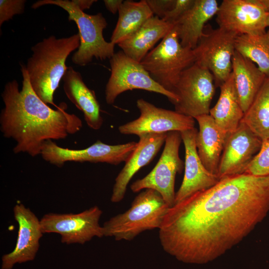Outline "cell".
I'll use <instances>...</instances> for the list:
<instances>
[{"label":"cell","mask_w":269,"mask_h":269,"mask_svg":"<svg viewBox=\"0 0 269 269\" xmlns=\"http://www.w3.org/2000/svg\"><path fill=\"white\" fill-rule=\"evenodd\" d=\"M13 216L18 226L14 249L1 258V269H12L16 264L33 261L38 251L43 233L40 220L29 208L17 203L13 209Z\"/></svg>","instance_id":"cell-16"},{"label":"cell","mask_w":269,"mask_h":269,"mask_svg":"<svg viewBox=\"0 0 269 269\" xmlns=\"http://www.w3.org/2000/svg\"><path fill=\"white\" fill-rule=\"evenodd\" d=\"M118 12V20L110 39L115 44L128 37L154 16L145 0L124 1Z\"/></svg>","instance_id":"cell-25"},{"label":"cell","mask_w":269,"mask_h":269,"mask_svg":"<svg viewBox=\"0 0 269 269\" xmlns=\"http://www.w3.org/2000/svg\"><path fill=\"white\" fill-rule=\"evenodd\" d=\"M267 26H269V12H268V17H267Z\"/></svg>","instance_id":"cell-34"},{"label":"cell","mask_w":269,"mask_h":269,"mask_svg":"<svg viewBox=\"0 0 269 269\" xmlns=\"http://www.w3.org/2000/svg\"><path fill=\"white\" fill-rule=\"evenodd\" d=\"M155 16L163 19L172 8L175 0H145Z\"/></svg>","instance_id":"cell-31"},{"label":"cell","mask_w":269,"mask_h":269,"mask_svg":"<svg viewBox=\"0 0 269 269\" xmlns=\"http://www.w3.org/2000/svg\"><path fill=\"white\" fill-rule=\"evenodd\" d=\"M22 86L15 80L8 82L1 93L4 107L0 113V130L4 137L16 142L14 153L40 155L48 140L66 138L81 130L83 124L75 114L66 112L61 103L53 109L35 94L25 65H21Z\"/></svg>","instance_id":"cell-2"},{"label":"cell","mask_w":269,"mask_h":269,"mask_svg":"<svg viewBox=\"0 0 269 269\" xmlns=\"http://www.w3.org/2000/svg\"><path fill=\"white\" fill-rule=\"evenodd\" d=\"M194 2L195 0H175L172 8L162 19L173 24L193 6Z\"/></svg>","instance_id":"cell-30"},{"label":"cell","mask_w":269,"mask_h":269,"mask_svg":"<svg viewBox=\"0 0 269 269\" xmlns=\"http://www.w3.org/2000/svg\"><path fill=\"white\" fill-rule=\"evenodd\" d=\"M181 141L179 132L167 133L163 152L158 162L148 174L131 184L133 192L145 189H153L161 195L169 207L175 204V177L177 173L181 172L184 166L179 154Z\"/></svg>","instance_id":"cell-9"},{"label":"cell","mask_w":269,"mask_h":269,"mask_svg":"<svg viewBox=\"0 0 269 269\" xmlns=\"http://www.w3.org/2000/svg\"><path fill=\"white\" fill-rule=\"evenodd\" d=\"M111 74L106 85L105 100L113 104L121 93L134 89L155 92L166 96L173 104L177 101L176 96L156 82L140 62L123 51L115 53L110 59Z\"/></svg>","instance_id":"cell-8"},{"label":"cell","mask_w":269,"mask_h":269,"mask_svg":"<svg viewBox=\"0 0 269 269\" xmlns=\"http://www.w3.org/2000/svg\"><path fill=\"white\" fill-rule=\"evenodd\" d=\"M262 143V139L241 121L227 137L219 165V179L245 173Z\"/></svg>","instance_id":"cell-15"},{"label":"cell","mask_w":269,"mask_h":269,"mask_svg":"<svg viewBox=\"0 0 269 269\" xmlns=\"http://www.w3.org/2000/svg\"><path fill=\"white\" fill-rule=\"evenodd\" d=\"M269 212V175L227 177L169 207L160 243L180 262L206 264L242 242Z\"/></svg>","instance_id":"cell-1"},{"label":"cell","mask_w":269,"mask_h":269,"mask_svg":"<svg viewBox=\"0 0 269 269\" xmlns=\"http://www.w3.org/2000/svg\"><path fill=\"white\" fill-rule=\"evenodd\" d=\"M47 4L63 8L68 14L69 21H73L77 26L80 45L72 57L74 64L84 66L91 62L93 58L104 60L110 59L114 55L116 44L106 41L103 36L108 23L102 13H86L69 0H39L33 3L31 8L36 9Z\"/></svg>","instance_id":"cell-5"},{"label":"cell","mask_w":269,"mask_h":269,"mask_svg":"<svg viewBox=\"0 0 269 269\" xmlns=\"http://www.w3.org/2000/svg\"><path fill=\"white\" fill-rule=\"evenodd\" d=\"M220 94L209 115L218 127L227 134L234 132L243 119L244 112L237 95L232 72L219 87Z\"/></svg>","instance_id":"cell-24"},{"label":"cell","mask_w":269,"mask_h":269,"mask_svg":"<svg viewBox=\"0 0 269 269\" xmlns=\"http://www.w3.org/2000/svg\"><path fill=\"white\" fill-rule=\"evenodd\" d=\"M216 88L211 72L195 62L181 73L171 91L177 98L175 111L194 119L209 114Z\"/></svg>","instance_id":"cell-7"},{"label":"cell","mask_w":269,"mask_h":269,"mask_svg":"<svg viewBox=\"0 0 269 269\" xmlns=\"http://www.w3.org/2000/svg\"><path fill=\"white\" fill-rule=\"evenodd\" d=\"M122 0H104V2L106 8L112 14H115L123 3Z\"/></svg>","instance_id":"cell-32"},{"label":"cell","mask_w":269,"mask_h":269,"mask_svg":"<svg viewBox=\"0 0 269 269\" xmlns=\"http://www.w3.org/2000/svg\"><path fill=\"white\" fill-rule=\"evenodd\" d=\"M195 62L193 49L181 44L173 27L140 63L156 82L171 92L181 73Z\"/></svg>","instance_id":"cell-6"},{"label":"cell","mask_w":269,"mask_h":269,"mask_svg":"<svg viewBox=\"0 0 269 269\" xmlns=\"http://www.w3.org/2000/svg\"><path fill=\"white\" fill-rule=\"evenodd\" d=\"M169 208L157 191L144 189L135 196L128 210L104 223V235L118 241H130L144 231L159 229Z\"/></svg>","instance_id":"cell-4"},{"label":"cell","mask_w":269,"mask_h":269,"mask_svg":"<svg viewBox=\"0 0 269 269\" xmlns=\"http://www.w3.org/2000/svg\"><path fill=\"white\" fill-rule=\"evenodd\" d=\"M245 173L256 176L269 175V138L263 141L260 151Z\"/></svg>","instance_id":"cell-28"},{"label":"cell","mask_w":269,"mask_h":269,"mask_svg":"<svg viewBox=\"0 0 269 269\" xmlns=\"http://www.w3.org/2000/svg\"><path fill=\"white\" fill-rule=\"evenodd\" d=\"M73 2L82 11L89 9L92 4L97 2L96 0H72Z\"/></svg>","instance_id":"cell-33"},{"label":"cell","mask_w":269,"mask_h":269,"mask_svg":"<svg viewBox=\"0 0 269 269\" xmlns=\"http://www.w3.org/2000/svg\"><path fill=\"white\" fill-rule=\"evenodd\" d=\"M167 133H148L139 136L136 148L125 162L113 186L111 201L121 202L124 198L128 185L134 175L149 163L165 142Z\"/></svg>","instance_id":"cell-18"},{"label":"cell","mask_w":269,"mask_h":269,"mask_svg":"<svg viewBox=\"0 0 269 269\" xmlns=\"http://www.w3.org/2000/svg\"><path fill=\"white\" fill-rule=\"evenodd\" d=\"M62 80L66 96L83 113L87 125L93 130H99L103 119L94 91L85 84L80 73L72 67H68Z\"/></svg>","instance_id":"cell-19"},{"label":"cell","mask_w":269,"mask_h":269,"mask_svg":"<svg viewBox=\"0 0 269 269\" xmlns=\"http://www.w3.org/2000/svg\"><path fill=\"white\" fill-rule=\"evenodd\" d=\"M80 45L78 33L58 38L51 35L31 47L25 67L33 90L45 104L55 105L54 94L68 69L66 60Z\"/></svg>","instance_id":"cell-3"},{"label":"cell","mask_w":269,"mask_h":269,"mask_svg":"<svg viewBox=\"0 0 269 269\" xmlns=\"http://www.w3.org/2000/svg\"><path fill=\"white\" fill-rule=\"evenodd\" d=\"M238 35L218 27L204 33L193 49L195 63L207 68L214 77L216 87H220L232 71L235 41Z\"/></svg>","instance_id":"cell-10"},{"label":"cell","mask_w":269,"mask_h":269,"mask_svg":"<svg viewBox=\"0 0 269 269\" xmlns=\"http://www.w3.org/2000/svg\"><path fill=\"white\" fill-rule=\"evenodd\" d=\"M136 106L140 116L136 119L120 126L123 134L139 136L148 133L182 132L195 128V119L171 111L156 107L143 99L137 100Z\"/></svg>","instance_id":"cell-14"},{"label":"cell","mask_w":269,"mask_h":269,"mask_svg":"<svg viewBox=\"0 0 269 269\" xmlns=\"http://www.w3.org/2000/svg\"><path fill=\"white\" fill-rule=\"evenodd\" d=\"M173 27V24L153 16L118 45L127 56L140 62L154 45Z\"/></svg>","instance_id":"cell-22"},{"label":"cell","mask_w":269,"mask_h":269,"mask_svg":"<svg viewBox=\"0 0 269 269\" xmlns=\"http://www.w3.org/2000/svg\"><path fill=\"white\" fill-rule=\"evenodd\" d=\"M218 8L216 0H195L193 6L173 24L183 46L196 47L206 23L216 15Z\"/></svg>","instance_id":"cell-21"},{"label":"cell","mask_w":269,"mask_h":269,"mask_svg":"<svg viewBox=\"0 0 269 269\" xmlns=\"http://www.w3.org/2000/svg\"><path fill=\"white\" fill-rule=\"evenodd\" d=\"M199 125L196 143L198 156L210 173L218 175L219 165L227 134L217 125L209 115L195 118Z\"/></svg>","instance_id":"cell-20"},{"label":"cell","mask_w":269,"mask_h":269,"mask_svg":"<svg viewBox=\"0 0 269 269\" xmlns=\"http://www.w3.org/2000/svg\"><path fill=\"white\" fill-rule=\"evenodd\" d=\"M232 72L238 99L245 113L267 76L255 63L236 50L233 57Z\"/></svg>","instance_id":"cell-23"},{"label":"cell","mask_w":269,"mask_h":269,"mask_svg":"<svg viewBox=\"0 0 269 269\" xmlns=\"http://www.w3.org/2000/svg\"><path fill=\"white\" fill-rule=\"evenodd\" d=\"M242 121L263 141L269 138V77H266Z\"/></svg>","instance_id":"cell-26"},{"label":"cell","mask_w":269,"mask_h":269,"mask_svg":"<svg viewBox=\"0 0 269 269\" xmlns=\"http://www.w3.org/2000/svg\"><path fill=\"white\" fill-rule=\"evenodd\" d=\"M180 133L185 147L184 175L181 186L175 193V204L213 186L220 180L217 175L206 169L198 156L196 143L197 129Z\"/></svg>","instance_id":"cell-17"},{"label":"cell","mask_w":269,"mask_h":269,"mask_svg":"<svg viewBox=\"0 0 269 269\" xmlns=\"http://www.w3.org/2000/svg\"><path fill=\"white\" fill-rule=\"evenodd\" d=\"M25 0H0V26L5 21L24 11Z\"/></svg>","instance_id":"cell-29"},{"label":"cell","mask_w":269,"mask_h":269,"mask_svg":"<svg viewBox=\"0 0 269 269\" xmlns=\"http://www.w3.org/2000/svg\"><path fill=\"white\" fill-rule=\"evenodd\" d=\"M102 213L98 206H94L76 214H46L40 219L42 231L59 234L64 244H84L94 237L104 236L99 223Z\"/></svg>","instance_id":"cell-11"},{"label":"cell","mask_w":269,"mask_h":269,"mask_svg":"<svg viewBox=\"0 0 269 269\" xmlns=\"http://www.w3.org/2000/svg\"><path fill=\"white\" fill-rule=\"evenodd\" d=\"M268 11L261 0H224L219 5V27L238 35L266 32Z\"/></svg>","instance_id":"cell-13"},{"label":"cell","mask_w":269,"mask_h":269,"mask_svg":"<svg viewBox=\"0 0 269 269\" xmlns=\"http://www.w3.org/2000/svg\"><path fill=\"white\" fill-rule=\"evenodd\" d=\"M137 142L110 145L100 140L82 149H72L58 146L53 140L46 141L41 154L46 161L62 167L67 162L107 163L118 165L126 162L136 148Z\"/></svg>","instance_id":"cell-12"},{"label":"cell","mask_w":269,"mask_h":269,"mask_svg":"<svg viewBox=\"0 0 269 269\" xmlns=\"http://www.w3.org/2000/svg\"><path fill=\"white\" fill-rule=\"evenodd\" d=\"M235 50L255 63L260 71L269 77V34L238 35Z\"/></svg>","instance_id":"cell-27"},{"label":"cell","mask_w":269,"mask_h":269,"mask_svg":"<svg viewBox=\"0 0 269 269\" xmlns=\"http://www.w3.org/2000/svg\"><path fill=\"white\" fill-rule=\"evenodd\" d=\"M267 32H268V33H269V31H268Z\"/></svg>","instance_id":"cell-35"}]
</instances>
